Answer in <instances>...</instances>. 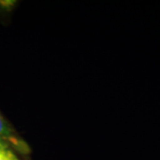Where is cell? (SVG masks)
Segmentation results:
<instances>
[{"label":"cell","instance_id":"obj_1","mask_svg":"<svg viewBox=\"0 0 160 160\" xmlns=\"http://www.w3.org/2000/svg\"><path fill=\"white\" fill-rule=\"evenodd\" d=\"M0 140L9 143L23 160L31 159V149L11 123L0 111Z\"/></svg>","mask_w":160,"mask_h":160},{"label":"cell","instance_id":"obj_2","mask_svg":"<svg viewBox=\"0 0 160 160\" xmlns=\"http://www.w3.org/2000/svg\"><path fill=\"white\" fill-rule=\"evenodd\" d=\"M0 160H23L9 143L0 140Z\"/></svg>","mask_w":160,"mask_h":160}]
</instances>
